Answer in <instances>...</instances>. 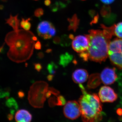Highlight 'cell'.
<instances>
[{"mask_svg": "<svg viewBox=\"0 0 122 122\" xmlns=\"http://www.w3.org/2000/svg\"></svg>", "mask_w": 122, "mask_h": 122, "instance_id": "cell-40", "label": "cell"}, {"mask_svg": "<svg viewBox=\"0 0 122 122\" xmlns=\"http://www.w3.org/2000/svg\"><path fill=\"white\" fill-rule=\"evenodd\" d=\"M7 24L13 28L14 30H18L20 25V20L18 18V15L15 16L10 15V17L6 20Z\"/></svg>", "mask_w": 122, "mask_h": 122, "instance_id": "cell-16", "label": "cell"}, {"mask_svg": "<svg viewBox=\"0 0 122 122\" xmlns=\"http://www.w3.org/2000/svg\"><path fill=\"white\" fill-rule=\"evenodd\" d=\"M82 93L79 99L81 115L83 122H98L102 120L103 113L100 98L96 94H91L86 90L81 84H79Z\"/></svg>", "mask_w": 122, "mask_h": 122, "instance_id": "cell-3", "label": "cell"}, {"mask_svg": "<svg viewBox=\"0 0 122 122\" xmlns=\"http://www.w3.org/2000/svg\"><path fill=\"white\" fill-rule=\"evenodd\" d=\"M72 39L70 38L69 35H63L61 38V44L62 46H68L71 44Z\"/></svg>", "mask_w": 122, "mask_h": 122, "instance_id": "cell-21", "label": "cell"}, {"mask_svg": "<svg viewBox=\"0 0 122 122\" xmlns=\"http://www.w3.org/2000/svg\"><path fill=\"white\" fill-rule=\"evenodd\" d=\"M92 20L90 22V25H92L96 24L98 22L99 19V15L98 14H97L93 17L92 18Z\"/></svg>", "mask_w": 122, "mask_h": 122, "instance_id": "cell-28", "label": "cell"}, {"mask_svg": "<svg viewBox=\"0 0 122 122\" xmlns=\"http://www.w3.org/2000/svg\"><path fill=\"white\" fill-rule=\"evenodd\" d=\"M56 31L55 27L53 25L51 27L49 33V36L50 39L52 38V37L54 36L56 34Z\"/></svg>", "mask_w": 122, "mask_h": 122, "instance_id": "cell-27", "label": "cell"}, {"mask_svg": "<svg viewBox=\"0 0 122 122\" xmlns=\"http://www.w3.org/2000/svg\"><path fill=\"white\" fill-rule=\"evenodd\" d=\"M121 105H122V101H121Z\"/></svg>", "mask_w": 122, "mask_h": 122, "instance_id": "cell-36", "label": "cell"}, {"mask_svg": "<svg viewBox=\"0 0 122 122\" xmlns=\"http://www.w3.org/2000/svg\"><path fill=\"white\" fill-rule=\"evenodd\" d=\"M6 105L12 109V113L14 114L15 110L18 108V105L16 100L12 98L9 99L6 102Z\"/></svg>", "mask_w": 122, "mask_h": 122, "instance_id": "cell-20", "label": "cell"}, {"mask_svg": "<svg viewBox=\"0 0 122 122\" xmlns=\"http://www.w3.org/2000/svg\"><path fill=\"white\" fill-rule=\"evenodd\" d=\"M37 40L36 37L29 30H18L9 33L5 39L10 47L8 57L16 63L29 60L32 55Z\"/></svg>", "mask_w": 122, "mask_h": 122, "instance_id": "cell-1", "label": "cell"}, {"mask_svg": "<svg viewBox=\"0 0 122 122\" xmlns=\"http://www.w3.org/2000/svg\"><path fill=\"white\" fill-rule=\"evenodd\" d=\"M118 78L117 81L118 84L119 95L121 101L122 100V71L118 74Z\"/></svg>", "mask_w": 122, "mask_h": 122, "instance_id": "cell-24", "label": "cell"}, {"mask_svg": "<svg viewBox=\"0 0 122 122\" xmlns=\"http://www.w3.org/2000/svg\"><path fill=\"white\" fill-rule=\"evenodd\" d=\"M30 18L27 19L22 18V19L20 23V25L21 27L24 29V30H30L31 26V24L30 22Z\"/></svg>", "mask_w": 122, "mask_h": 122, "instance_id": "cell-22", "label": "cell"}, {"mask_svg": "<svg viewBox=\"0 0 122 122\" xmlns=\"http://www.w3.org/2000/svg\"><path fill=\"white\" fill-rule=\"evenodd\" d=\"M81 0L85 1V0Z\"/></svg>", "mask_w": 122, "mask_h": 122, "instance_id": "cell-37", "label": "cell"}, {"mask_svg": "<svg viewBox=\"0 0 122 122\" xmlns=\"http://www.w3.org/2000/svg\"><path fill=\"white\" fill-rule=\"evenodd\" d=\"M44 14V11L43 9L38 8L34 12V15L36 17L40 18Z\"/></svg>", "mask_w": 122, "mask_h": 122, "instance_id": "cell-26", "label": "cell"}, {"mask_svg": "<svg viewBox=\"0 0 122 122\" xmlns=\"http://www.w3.org/2000/svg\"><path fill=\"white\" fill-rule=\"evenodd\" d=\"M49 88L48 83L44 81H37L34 83L29 91L28 99L30 104L35 108L43 107Z\"/></svg>", "mask_w": 122, "mask_h": 122, "instance_id": "cell-4", "label": "cell"}, {"mask_svg": "<svg viewBox=\"0 0 122 122\" xmlns=\"http://www.w3.org/2000/svg\"><path fill=\"white\" fill-rule=\"evenodd\" d=\"M117 113V114L118 115L120 116H122V109H120V108H119L117 109V111H116Z\"/></svg>", "mask_w": 122, "mask_h": 122, "instance_id": "cell-34", "label": "cell"}, {"mask_svg": "<svg viewBox=\"0 0 122 122\" xmlns=\"http://www.w3.org/2000/svg\"><path fill=\"white\" fill-rule=\"evenodd\" d=\"M35 48L36 49H41V44L40 41H37L35 43Z\"/></svg>", "mask_w": 122, "mask_h": 122, "instance_id": "cell-31", "label": "cell"}, {"mask_svg": "<svg viewBox=\"0 0 122 122\" xmlns=\"http://www.w3.org/2000/svg\"><path fill=\"white\" fill-rule=\"evenodd\" d=\"M13 115L12 114H9L8 115V118L10 120H12L13 119Z\"/></svg>", "mask_w": 122, "mask_h": 122, "instance_id": "cell-35", "label": "cell"}, {"mask_svg": "<svg viewBox=\"0 0 122 122\" xmlns=\"http://www.w3.org/2000/svg\"></svg>", "mask_w": 122, "mask_h": 122, "instance_id": "cell-39", "label": "cell"}, {"mask_svg": "<svg viewBox=\"0 0 122 122\" xmlns=\"http://www.w3.org/2000/svg\"><path fill=\"white\" fill-rule=\"evenodd\" d=\"M102 82L105 85H110L117 81L118 74L116 68L107 67L105 68L100 74Z\"/></svg>", "mask_w": 122, "mask_h": 122, "instance_id": "cell-9", "label": "cell"}, {"mask_svg": "<svg viewBox=\"0 0 122 122\" xmlns=\"http://www.w3.org/2000/svg\"><path fill=\"white\" fill-rule=\"evenodd\" d=\"M100 13L103 18L108 17L112 14L111 8L107 5H103L100 9Z\"/></svg>", "mask_w": 122, "mask_h": 122, "instance_id": "cell-17", "label": "cell"}, {"mask_svg": "<svg viewBox=\"0 0 122 122\" xmlns=\"http://www.w3.org/2000/svg\"><path fill=\"white\" fill-rule=\"evenodd\" d=\"M35 69L36 70L38 71H41L42 68L41 66V64H39V63L35 64Z\"/></svg>", "mask_w": 122, "mask_h": 122, "instance_id": "cell-32", "label": "cell"}, {"mask_svg": "<svg viewBox=\"0 0 122 122\" xmlns=\"http://www.w3.org/2000/svg\"><path fill=\"white\" fill-rule=\"evenodd\" d=\"M99 96L102 102H113L117 100V95L113 89L109 86H104L100 88Z\"/></svg>", "mask_w": 122, "mask_h": 122, "instance_id": "cell-8", "label": "cell"}, {"mask_svg": "<svg viewBox=\"0 0 122 122\" xmlns=\"http://www.w3.org/2000/svg\"><path fill=\"white\" fill-rule=\"evenodd\" d=\"M51 3V0H45L44 1V4L46 6H50Z\"/></svg>", "mask_w": 122, "mask_h": 122, "instance_id": "cell-33", "label": "cell"}, {"mask_svg": "<svg viewBox=\"0 0 122 122\" xmlns=\"http://www.w3.org/2000/svg\"><path fill=\"white\" fill-rule=\"evenodd\" d=\"M108 56L112 64L122 70V38H116L110 41Z\"/></svg>", "mask_w": 122, "mask_h": 122, "instance_id": "cell-5", "label": "cell"}, {"mask_svg": "<svg viewBox=\"0 0 122 122\" xmlns=\"http://www.w3.org/2000/svg\"><path fill=\"white\" fill-rule=\"evenodd\" d=\"M89 33L87 35L89 41V48L79 56L86 61L88 60L99 63L105 61L108 56L109 44L113 34L106 29L91 30Z\"/></svg>", "mask_w": 122, "mask_h": 122, "instance_id": "cell-2", "label": "cell"}, {"mask_svg": "<svg viewBox=\"0 0 122 122\" xmlns=\"http://www.w3.org/2000/svg\"><path fill=\"white\" fill-rule=\"evenodd\" d=\"M15 118L16 122H30L32 116L28 111L25 109H21L17 112Z\"/></svg>", "mask_w": 122, "mask_h": 122, "instance_id": "cell-12", "label": "cell"}, {"mask_svg": "<svg viewBox=\"0 0 122 122\" xmlns=\"http://www.w3.org/2000/svg\"><path fill=\"white\" fill-rule=\"evenodd\" d=\"M68 20L69 22L68 30H72L74 32H76L78 29L80 22V20L79 19L77 15L76 14H74L72 17L68 18Z\"/></svg>", "mask_w": 122, "mask_h": 122, "instance_id": "cell-14", "label": "cell"}, {"mask_svg": "<svg viewBox=\"0 0 122 122\" xmlns=\"http://www.w3.org/2000/svg\"><path fill=\"white\" fill-rule=\"evenodd\" d=\"M66 5H67L65 3L61 1H57L51 5L50 9L52 12H57L61 9L65 8L66 7Z\"/></svg>", "mask_w": 122, "mask_h": 122, "instance_id": "cell-18", "label": "cell"}, {"mask_svg": "<svg viewBox=\"0 0 122 122\" xmlns=\"http://www.w3.org/2000/svg\"><path fill=\"white\" fill-rule=\"evenodd\" d=\"M57 68V66L53 62L49 63L47 66V69L49 73L52 75L56 73V70Z\"/></svg>", "mask_w": 122, "mask_h": 122, "instance_id": "cell-25", "label": "cell"}, {"mask_svg": "<svg viewBox=\"0 0 122 122\" xmlns=\"http://www.w3.org/2000/svg\"><path fill=\"white\" fill-rule=\"evenodd\" d=\"M72 46L73 49L77 52L80 53L86 51L89 46V41L87 35L76 36L72 41Z\"/></svg>", "mask_w": 122, "mask_h": 122, "instance_id": "cell-7", "label": "cell"}, {"mask_svg": "<svg viewBox=\"0 0 122 122\" xmlns=\"http://www.w3.org/2000/svg\"><path fill=\"white\" fill-rule=\"evenodd\" d=\"M117 18V15L114 13H112L111 15L108 17L103 18L104 22L107 25H111L115 22Z\"/></svg>", "mask_w": 122, "mask_h": 122, "instance_id": "cell-23", "label": "cell"}, {"mask_svg": "<svg viewBox=\"0 0 122 122\" xmlns=\"http://www.w3.org/2000/svg\"><path fill=\"white\" fill-rule=\"evenodd\" d=\"M63 113L66 117L71 120H75L81 115V107L79 102L75 100L69 101L63 107Z\"/></svg>", "mask_w": 122, "mask_h": 122, "instance_id": "cell-6", "label": "cell"}, {"mask_svg": "<svg viewBox=\"0 0 122 122\" xmlns=\"http://www.w3.org/2000/svg\"><path fill=\"white\" fill-rule=\"evenodd\" d=\"M114 35L118 38L122 39V22L114 24Z\"/></svg>", "mask_w": 122, "mask_h": 122, "instance_id": "cell-19", "label": "cell"}, {"mask_svg": "<svg viewBox=\"0 0 122 122\" xmlns=\"http://www.w3.org/2000/svg\"><path fill=\"white\" fill-rule=\"evenodd\" d=\"M102 82L100 74H93L91 75L89 77L87 86L90 89H94L98 86Z\"/></svg>", "mask_w": 122, "mask_h": 122, "instance_id": "cell-13", "label": "cell"}, {"mask_svg": "<svg viewBox=\"0 0 122 122\" xmlns=\"http://www.w3.org/2000/svg\"><path fill=\"white\" fill-rule=\"evenodd\" d=\"M0 51H1V49H0Z\"/></svg>", "mask_w": 122, "mask_h": 122, "instance_id": "cell-38", "label": "cell"}, {"mask_svg": "<svg viewBox=\"0 0 122 122\" xmlns=\"http://www.w3.org/2000/svg\"><path fill=\"white\" fill-rule=\"evenodd\" d=\"M89 77L86 70L82 69L75 70L72 75V79L75 83L81 84L87 81Z\"/></svg>", "mask_w": 122, "mask_h": 122, "instance_id": "cell-11", "label": "cell"}, {"mask_svg": "<svg viewBox=\"0 0 122 122\" xmlns=\"http://www.w3.org/2000/svg\"><path fill=\"white\" fill-rule=\"evenodd\" d=\"M53 25L51 22L47 21L40 22L38 25L37 29L38 35L44 39H50L49 32Z\"/></svg>", "mask_w": 122, "mask_h": 122, "instance_id": "cell-10", "label": "cell"}, {"mask_svg": "<svg viewBox=\"0 0 122 122\" xmlns=\"http://www.w3.org/2000/svg\"><path fill=\"white\" fill-rule=\"evenodd\" d=\"M100 1L105 5H108L112 4L115 0H100Z\"/></svg>", "mask_w": 122, "mask_h": 122, "instance_id": "cell-29", "label": "cell"}, {"mask_svg": "<svg viewBox=\"0 0 122 122\" xmlns=\"http://www.w3.org/2000/svg\"><path fill=\"white\" fill-rule=\"evenodd\" d=\"M73 58V57L72 55L68 53H66L64 54H62L60 57L59 64L60 65L62 66L63 67H66L70 63Z\"/></svg>", "mask_w": 122, "mask_h": 122, "instance_id": "cell-15", "label": "cell"}, {"mask_svg": "<svg viewBox=\"0 0 122 122\" xmlns=\"http://www.w3.org/2000/svg\"><path fill=\"white\" fill-rule=\"evenodd\" d=\"M53 42L55 44H60L61 42V38L58 36L55 37L54 38Z\"/></svg>", "mask_w": 122, "mask_h": 122, "instance_id": "cell-30", "label": "cell"}]
</instances>
